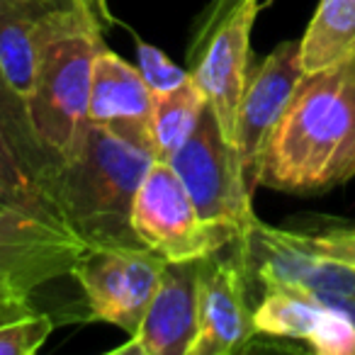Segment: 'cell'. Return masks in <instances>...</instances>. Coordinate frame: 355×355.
Wrapping results in <instances>:
<instances>
[{"label":"cell","instance_id":"cell-1","mask_svg":"<svg viewBox=\"0 0 355 355\" xmlns=\"http://www.w3.org/2000/svg\"><path fill=\"white\" fill-rule=\"evenodd\" d=\"M355 175V54L306 73L268 137L253 185L324 193Z\"/></svg>","mask_w":355,"mask_h":355},{"label":"cell","instance_id":"cell-2","mask_svg":"<svg viewBox=\"0 0 355 355\" xmlns=\"http://www.w3.org/2000/svg\"><path fill=\"white\" fill-rule=\"evenodd\" d=\"M153 153L139 139L90 124L78 156L54 163L40 180L59 217L88 246H141L132 207Z\"/></svg>","mask_w":355,"mask_h":355},{"label":"cell","instance_id":"cell-3","mask_svg":"<svg viewBox=\"0 0 355 355\" xmlns=\"http://www.w3.org/2000/svg\"><path fill=\"white\" fill-rule=\"evenodd\" d=\"M100 46V20L88 0L56 6L46 12L27 112L37 141L51 163L71 161L83 146L90 127V76Z\"/></svg>","mask_w":355,"mask_h":355},{"label":"cell","instance_id":"cell-4","mask_svg":"<svg viewBox=\"0 0 355 355\" xmlns=\"http://www.w3.org/2000/svg\"><path fill=\"white\" fill-rule=\"evenodd\" d=\"M171 166L183 180L200 217L209 227L229 234L234 243L258 222L248 168L236 144L222 134L209 107L193 137L171 158Z\"/></svg>","mask_w":355,"mask_h":355},{"label":"cell","instance_id":"cell-5","mask_svg":"<svg viewBox=\"0 0 355 355\" xmlns=\"http://www.w3.org/2000/svg\"><path fill=\"white\" fill-rule=\"evenodd\" d=\"M54 205L0 214V302H27L37 287L71 275L88 251Z\"/></svg>","mask_w":355,"mask_h":355},{"label":"cell","instance_id":"cell-6","mask_svg":"<svg viewBox=\"0 0 355 355\" xmlns=\"http://www.w3.org/2000/svg\"><path fill=\"white\" fill-rule=\"evenodd\" d=\"M132 229L139 243L166 263L205 261L234 243L229 234L200 217L183 180L166 161H153L141 178L132 207Z\"/></svg>","mask_w":355,"mask_h":355},{"label":"cell","instance_id":"cell-7","mask_svg":"<svg viewBox=\"0 0 355 355\" xmlns=\"http://www.w3.org/2000/svg\"><path fill=\"white\" fill-rule=\"evenodd\" d=\"M166 261L146 246H90L71 275L78 280L90 319L129 336L156 295Z\"/></svg>","mask_w":355,"mask_h":355},{"label":"cell","instance_id":"cell-8","mask_svg":"<svg viewBox=\"0 0 355 355\" xmlns=\"http://www.w3.org/2000/svg\"><path fill=\"white\" fill-rule=\"evenodd\" d=\"M258 10L261 0H236L219 15L205 40L190 46V56L195 54L190 76L232 144H236V114L251 76V32Z\"/></svg>","mask_w":355,"mask_h":355},{"label":"cell","instance_id":"cell-9","mask_svg":"<svg viewBox=\"0 0 355 355\" xmlns=\"http://www.w3.org/2000/svg\"><path fill=\"white\" fill-rule=\"evenodd\" d=\"M239 258L266 287H292L314 295L355 297V270L306 246L300 232L268 227L258 219L236 241Z\"/></svg>","mask_w":355,"mask_h":355},{"label":"cell","instance_id":"cell-10","mask_svg":"<svg viewBox=\"0 0 355 355\" xmlns=\"http://www.w3.org/2000/svg\"><path fill=\"white\" fill-rule=\"evenodd\" d=\"M258 336L248 306V272L241 258H217L200 263L198 334L188 355H234Z\"/></svg>","mask_w":355,"mask_h":355},{"label":"cell","instance_id":"cell-11","mask_svg":"<svg viewBox=\"0 0 355 355\" xmlns=\"http://www.w3.org/2000/svg\"><path fill=\"white\" fill-rule=\"evenodd\" d=\"M300 42H282L248 76L236 114V148L253 180L268 137L304 78Z\"/></svg>","mask_w":355,"mask_h":355},{"label":"cell","instance_id":"cell-12","mask_svg":"<svg viewBox=\"0 0 355 355\" xmlns=\"http://www.w3.org/2000/svg\"><path fill=\"white\" fill-rule=\"evenodd\" d=\"M200 263H166L156 295L148 302L137 331L114 353L188 355L198 334Z\"/></svg>","mask_w":355,"mask_h":355},{"label":"cell","instance_id":"cell-13","mask_svg":"<svg viewBox=\"0 0 355 355\" xmlns=\"http://www.w3.org/2000/svg\"><path fill=\"white\" fill-rule=\"evenodd\" d=\"M151 105L153 95L137 66L127 64L105 44L100 46L90 76L88 122L139 139L151 148L148 139Z\"/></svg>","mask_w":355,"mask_h":355},{"label":"cell","instance_id":"cell-14","mask_svg":"<svg viewBox=\"0 0 355 355\" xmlns=\"http://www.w3.org/2000/svg\"><path fill=\"white\" fill-rule=\"evenodd\" d=\"M49 0H0V66L22 100H30L40 66Z\"/></svg>","mask_w":355,"mask_h":355},{"label":"cell","instance_id":"cell-15","mask_svg":"<svg viewBox=\"0 0 355 355\" xmlns=\"http://www.w3.org/2000/svg\"><path fill=\"white\" fill-rule=\"evenodd\" d=\"M205 110H207V100L193 76L168 93L153 95L151 122H148L153 161L171 163V158L195 134Z\"/></svg>","mask_w":355,"mask_h":355},{"label":"cell","instance_id":"cell-16","mask_svg":"<svg viewBox=\"0 0 355 355\" xmlns=\"http://www.w3.org/2000/svg\"><path fill=\"white\" fill-rule=\"evenodd\" d=\"M350 54H355V0H319V8L300 40L304 73L336 66Z\"/></svg>","mask_w":355,"mask_h":355},{"label":"cell","instance_id":"cell-17","mask_svg":"<svg viewBox=\"0 0 355 355\" xmlns=\"http://www.w3.org/2000/svg\"><path fill=\"white\" fill-rule=\"evenodd\" d=\"M321 314L324 304L311 292L292 287H266V297L253 309V324L258 334L270 338L306 340Z\"/></svg>","mask_w":355,"mask_h":355},{"label":"cell","instance_id":"cell-18","mask_svg":"<svg viewBox=\"0 0 355 355\" xmlns=\"http://www.w3.org/2000/svg\"><path fill=\"white\" fill-rule=\"evenodd\" d=\"M0 132L6 134V139L17 151V156L22 158L27 171H30L32 178L40 183L54 163L42 151L40 141H37V137H35V129H32L27 103L12 90V85L8 83L6 73H3V66H0Z\"/></svg>","mask_w":355,"mask_h":355},{"label":"cell","instance_id":"cell-19","mask_svg":"<svg viewBox=\"0 0 355 355\" xmlns=\"http://www.w3.org/2000/svg\"><path fill=\"white\" fill-rule=\"evenodd\" d=\"M56 321L49 314L30 311L0 324V355H32L46 343Z\"/></svg>","mask_w":355,"mask_h":355},{"label":"cell","instance_id":"cell-20","mask_svg":"<svg viewBox=\"0 0 355 355\" xmlns=\"http://www.w3.org/2000/svg\"><path fill=\"white\" fill-rule=\"evenodd\" d=\"M306 345L316 355H355V321L348 314L324 304Z\"/></svg>","mask_w":355,"mask_h":355},{"label":"cell","instance_id":"cell-21","mask_svg":"<svg viewBox=\"0 0 355 355\" xmlns=\"http://www.w3.org/2000/svg\"><path fill=\"white\" fill-rule=\"evenodd\" d=\"M137 59V69L141 73L144 83L151 90V95L168 93V90L183 85L190 78V71H183L180 66H175L161 49H156L153 44H146V42H139Z\"/></svg>","mask_w":355,"mask_h":355},{"label":"cell","instance_id":"cell-22","mask_svg":"<svg viewBox=\"0 0 355 355\" xmlns=\"http://www.w3.org/2000/svg\"><path fill=\"white\" fill-rule=\"evenodd\" d=\"M306 246L314 248L319 256L355 270V224H331L314 232H300Z\"/></svg>","mask_w":355,"mask_h":355},{"label":"cell","instance_id":"cell-23","mask_svg":"<svg viewBox=\"0 0 355 355\" xmlns=\"http://www.w3.org/2000/svg\"><path fill=\"white\" fill-rule=\"evenodd\" d=\"M0 175L6 178L8 183L17 185V188L27 190H42L32 173L27 171V166L22 163V158L17 156V151L10 146V141L6 139V134L0 132ZM44 193V190H42Z\"/></svg>","mask_w":355,"mask_h":355},{"label":"cell","instance_id":"cell-24","mask_svg":"<svg viewBox=\"0 0 355 355\" xmlns=\"http://www.w3.org/2000/svg\"><path fill=\"white\" fill-rule=\"evenodd\" d=\"M49 198L42 190H27L17 188V185L8 183L6 178L0 175V214L10 212V209L20 207H37V205H46Z\"/></svg>","mask_w":355,"mask_h":355},{"label":"cell","instance_id":"cell-25","mask_svg":"<svg viewBox=\"0 0 355 355\" xmlns=\"http://www.w3.org/2000/svg\"><path fill=\"white\" fill-rule=\"evenodd\" d=\"M30 311H35L30 306V302H0V324L17 319L22 314H30Z\"/></svg>","mask_w":355,"mask_h":355},{"label":"cell","instance_id":"cell-26","mask_svg":"<svg viewBox=\"0 0 355 355\" xmlns=\"http://www.w3.org/2000/svg\"><path fill=\"white\" fill-rule=\"evenodd\" d=\"M88 6L95 12V17L100 20V25H114V17L110 15L107 0H88Z\"/></svg>","mask_w":355,"mask_h":355},{"label":"cell","instance_id":"cell-27","mask_svg":"<svg viewBox=\"0 0 355 355\" xmlns=\"http://www.w3.org/2000/svg\"><path fill=\"white\" fill-rule=\"evenodd\" d=\"M234 3H236V0H217V3H214V12L209 10V12H212V17H209V22H207V25H202V27H200V37H202V35H207V32L214 27V22L219 20V15H222V12L227 10L229 6H234Z\"/></svg>","mask_w":355,"mask_h":355}]
</instances>
